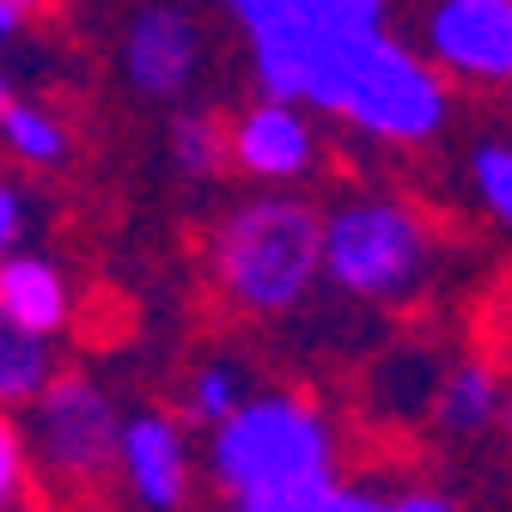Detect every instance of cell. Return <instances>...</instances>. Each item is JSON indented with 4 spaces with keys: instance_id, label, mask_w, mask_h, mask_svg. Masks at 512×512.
Here are the masks:
<instances>
[{
    "instance_id": "2e32d148",
    "label": "cell",
    "mask_w": 512,
    "mask_h": 512,
    "mask_svg": "<svg viewBox=\"0 0 512 512\" xmlns=\"http://www.w3.org/2000/svg\"><path fill=\"white\" fill-rule=\"evenodd\" d=\"M470 183H476L482 208L512 232V141H482L470 153Z\"/></svg>"
},
{
    "instance_id": "4fadbf2b",
    "label": "cell",
    "mask_w": 512,
    "mask_h": 512,
    "mask_svg": "<svg viewBox=\"0 0 512 512\" xmlns=\"http://www.w3.org/2000/svg\"><path fill=\"white\" fill-rule=\"evenodd\" d=\"M232 512H372V494L336 488V476H311V482H281V488L238 494Z\"/></svg>"
},
{
    "instance_id": "9a60e30c",
    "label": "cell",
    "mask_w": 512,
    "mask_h": 512,
    "mask_svg": "<svg viewBox=\"0 0 512 512\" xmlns=\"http://www.w3.org/2000/svg\"><path fill=\"white\" fill-rule=\"evenodd\" d=\"M0 135H7V147L25 159V165H61V153H68V128H61L43 104H19L0 116Z\"/></svg>"
},
{
    "instance_id": "9c48e42d",
    "label": "cell",
    "mask_w": 512,
    "mask_h": 512,
    "mask_svg": "<svg viewBox=\"0 0 512 512\" xmlns=\"http://www.w3.org/2000/svg\"><path fill=\"white\" fill-rule=\"evenodd\" d=\"M122 470L135 482V494L159 512H177L189 494V464H183V439L165 415H135L122 427Z\"/></svg>"
},
{
    "instance_id": "ffe728a7",
    "label": "cell",
    "mask_w": 512,
    "mask_h": 512,
    "mask_svg": "<svg viewBox=\"0 0 512 512\" xmlns=\"http://www.w3.org/2000/svg\"><path fill=\"white\" fill-rule=\"evenodd\" d=\"M372 512H458L445 494H397V500H372Z\"/></svg>"
},
{
    "instance_id": "5b68a950",
    "label": "cell",
    "mask_w": 512,
    "mask_h": 512,
    "mask_svg": "<svg viewBox=\"0 0 512 512\" xmlns=\"http://www.w3.org/2000/svg\"><path fill=\"white\" fill-rule=\"evenodd\" d=\"M37 452H43V470L68 488L104 482L122 439H116V415L104 391L86 372H49V384L37 391Z\"/></svg>"
},
{
    "instance_id": "277c9868",
    "label": "cell",
    "mask_w": 512,
    "mask_h": 512,
    "mask_svg": "<svg viewBox=\"0 0 512 512\" xmlns=\"http://www.w3.org/2000/svg\"><path fill=\"white\" fill-rule=\"evenodd\" d=\"M214 464L226 494H256V488H281V482H311L330 476V427L317 421L305 397H263L244 403L220 421L214 439Z\"/></svg>"
},
{
    "instance_id": "7c38bea8",
    "label": "cell",
    "mask_w": 512,
    "mask_h": 512,
    "mask_svg": "<svg viewBox=\"0 0 512 512\" xmlns=\"http://www.w3.org/2000/svg\"><path fill=\"white\" fill-rule=\"evenodd\" d=\"M171 159L183 177H226L232 171V122L214 110H183L171 122Z\"/></svg>"
},
{
    "instance_id": "ac0fdd59",
    "label": "cell",
    "mask_w": 512,
    "mask_h": 512,
    "mask_svg": "<svg viewBox=\"0 0 512 512\" xmlns=\"http://www.w3.org/2000/svg\"><path fill=\"white\" fill-rule=\"evenodd\" d=\"M25 494V445H19V427L0 409V512Z\"/></svg>"
},
{
    "instance_id": "7a4b0ae2",
    "label": "cell",
    "mask_w": 512,
    "mask_h": 512,
    "mask_svg": "<svg viewBox=\"0 0 512 512\" xmlns=\"http://www.w3.org/2000/svg\"><path fill=\"white\" fill-rule=\"evenodd\" d=\"M324 116H342V122L366 128L378 141L415 147V141H433L445 128L452 98H445L439 68H427L415 49H403L384 31H366L342 55V68L324 92Z\"/></svg>"
},
{
    "instance_id": "44dd1931",
    "label": "cell",
    "mask_w": 512,
    "mask_h": 512,
    "mask_svg": "<svg viewBox=\"0 0 512 512\" xmlns=\"http://www.w3.org/2000/svg\"><path fill=\"white\" fill-rule=\"evenodd\" d=\"M19 238V196L7 183H0V256H7V244Z\"/></svg>"
},
{
    "instance_id": "52a82bcc",
    "label": "cell",
    "mask_w": 512,
    "mask_h": 512,
    "mask_svg": "<svg viewBox=\"0 0 512 512\" xmlns=\"http://www.w3.org/2000/svg\"><path fill=\"white\" fill-rule=\"evenodd\" d=\"M196 19H189L183 7H165V0H153V7H141L135 19H128V37H122V68L128 80H135V92L147 98H177L189 80H196Z\"/></svg>"
},
{
    "instance_id": "8992f818",
    "label": "cell",
    "mask_w": 512,
    "mask_h": 512,
    "mask_svg": "<svg viewBox=\"0 0 512 512\" xmlns=\"http://www.w3.org/2000/svg\"><path fill=\"white\" fill-rule=\"evenodd\" d=\"M427 49L464 86H512V0H433Z\"/></svg>"
},
{
    "instance_id": "603a6c76",
    "label": "cell",
    "mask_w": 512,
    "mask_h": 512,
    "mask_svg": "<svg viewBox=\"0 0 512 512\" xmlns=\"http://www.w3.org/2000/svg\"><path fill=\"white\" fill-rule=\"evenodd\" d=\"M13 110V86H7V74H0V116Z\"/></svg>"
},
{
    "instance_id": "ba28073f",
    "label": "cell",
    "mask_w": 512,
    "mask_h": 512,
    "mask_svg": "<svg viewBox=\"0 0 512 512\" xmlns=\"http://www.w3.org/2000/svg\"><path fill=\"white\" fill-rule=\"evenodd\" d=\"M317 141L293 104L281 98H263L250 104L244 116H232V171H250V177H305Z\"/></svg>"
},
{
    "instance_id": "3957f363",
    "label": "cell",
    "mask_w": 512,
    "mask_h": 512,
    "mask_svg": "<svg viewBox=\"0 0 512 512\" xmlns=\"http://www.w3.org/2000/svg\"><path fill=\"white\" fill-rule=\"evenodd\" d=\"M433 263V220L415 202L366 196L324 220V275L354 299H403Z\"/></svg>"
},
{
    "instance_id": "30bf717a",
    "label": "cell",
    "mask_w": 512,
    "mask_h": 512,
    "mask_svg": "<svg viewBox=\"0 0 512 512\" xmlns=\"http://www.w3.org/2000/svg\"><path fill=\"white\" fill-rule=\"evenodd\" d=\"M0 311L31 336H55L68 324V287L43 256H0Z\"/></svg>"
},
{
    "instance_id": "cb8c5ba5",
    "label": "cell",
    "mask_w": 512,
    "mask_h": 512,
    "mask_svg": "<svg viewBox=\"0 0 512 512\" xmlns=\"http://www.w3.org/2000/svg\"><path fill=\"white\" fill-rule=\"evenodd\" d=\"M500 427H506V433H512V391H506V397H500Z\"/></svg>"
},
{
    "instance_id": "7402d4cb",
    "label": "cell",
    "mask_w": 512,
    "mask_h": 512,
    "mask_svg": "<svg viewBox=\"0 0 512 512\" xmlns=\"http://www.w3.org/2000/svg\"><path fill=\"white\" fill-rule=\"evenodd\" d=\"M13 7H19L25 19H43V13H55V7H61V0H13Z\"/></svg>"
},
{
    "instance_id": "6da1fadb",
    "label": "cell",
    "mask_w": 512,
    "mask_h": 512,
    "mask_svg": "<svg viewBox=\"0 0 512 512\" xmlns=\"http://www.w3.org/2000/svg\"><path fill=\"white\" fill-rule=\"evenodd\" d=\"M317 269H324V214L305 196L238 202L208 232V281L232 311H293Z\"/></svg>"
},
{
    "instance_id": "e0dca14e",
    "label": "cell",
    "mask_w": 512,
    "mask_h": 512,
    "mask_svg": "<svg viewBox=\"0 0 512 512\" xmlns=\"http://www.w3.org/2000/svg\"><path fill=\"white\" fill-rule=\"evenodd\" d=\"M226 13L250 37L281 31V25H324V19H317V0H226Z\"/></svg>"
},
{
    "instance_id": "8fae6325",
    "label": "cell",
    "mask_w": 512,
    "mask_h": 512,
    "mask_svg": "<svg viewBox=\"0 0 512 512\" xmlns=\"http://www.w3.org/2000/svg\"><path fill=\"white\" fill-rule=\"evenodd\" d=\"M439 421L452 433H482L488 421H500V372H494V360L476 354V360H464L452 378H445Z\"/></svg>"
},
{
    "instance_id": "5bb4252c",
    "label": "cell",
    "mask_w": 512,
    "mask_h": 512,
    "mask_svg": "<svg viewBox=\"0 0 512 512\" xmlns=\"http://www.w3.org/2000/svg\"><path fill=\"white\" fill-rule=\"evenodd\" d=\"M49 348H43V336H31V330H19L7 311H0V409L7 403H31L43 384H49Z\"/></svg>"
},
{
    "instance_id": "d6986e66",
    "label": "cell",
    "mask_w": 512,
    "mask_h": 512,
    "mask_svg": "<svg viewBox=\"0 0 512 512\" xmlns=\"http://www.w3.org/2000/svg\"><path fill=\"white\" fill-rule=\"evenodd\" d=\"M189 409H196L202 421H226V415L238 409L232 378H226V372H202V378H196V397H189Z\"/></svg>"
}]
</instances>
